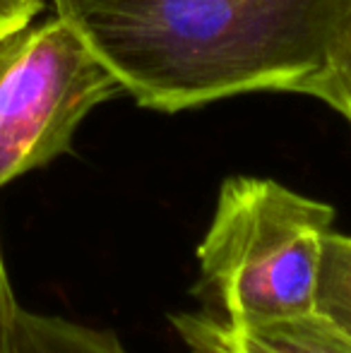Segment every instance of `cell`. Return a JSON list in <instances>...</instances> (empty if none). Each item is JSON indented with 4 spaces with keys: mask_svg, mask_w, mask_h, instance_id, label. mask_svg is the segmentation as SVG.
I'll list each match as a JSON object with an SVG mask.
<instances>
[{
    "mask_svg": "<svg viewBox=\"0 0 351 353\" xmlns=\"http://www.w3.org/2000/svg\"><path fill=\"white\" fill-rule=\"evenodd\" d=\"M123 92L87 37L56 17L0 37V190L66 154L92 108Z\"/></svg>",
    "mask_w": 351,
    "mask_h": 353,
    "instance_id": "obj_3",
    "label": "cell"
},
{
    "mask_svg": "<svg viewBox=\"0 0 351 353\" xmlns=\"http://www.w3.org/2000/svg\"><path fill=\"white\" fill-rule=\"evenodd\" d=\"M313 312L351 336V236L330 231L325 238Z\"/></svg>",
    "mask_w": 351,
    "mask_h": 353,
    "instance_id": "obj_6",
    "label": "cell"
},
{
    "mask_svg": "<svg viewBox=\"0 0 351 353\" xmlns=\"http://www.w3.org/2000/svg\"><path fill=\"white\" fill-rule=\"evenodd\" d=\"M14 310H17V301H14L12 288H10L3 250H0V349L5 351H10V327H12Z\"/></svg>",
    "mask_w": 351,
    "mask_h": 353,
    "instance_id": "obj_9",
    "label": "cell"
},
{
    "mask_svg": "<svg viewBox=\"0 0 351 353\" xmlns=\"http://www.w3.org/2000/svg\"><path fill=\"white\" fill-rule=\"evenodd\" d=\"M313 97L325 101L328 106H332L334 111L342 113L351 123V8L342 39H339L337 51H334L332 65H330V72L318 84Z\"/></svg>",
    "mask_w": 351,
    "mask_h": 353,
    "instance_id": "obj_7",
    "label": "cell"
},
{
    "mask_svg": "<svg viewBox=\"0 0 351 353\" xmlns=\"http://www.w3.org/2000/svg\"><path fill=\"white\" fill-rule=\"evenodd\" d=\"M332 223V207L277 181H224L197 248L200 312L234 327L313 312L320 255Z\"/></svg>",
    "mask_w": 351,
    "mask_h": 353,
    "instance_id": "obj_2",
    "label": "cell"
},
{
    "mask_svg": "<svg viewBox=\"0 0 351 353\" xmlns=\"http://www.w3.org/2000/svg\"><path fill=\"white\" fill-rule=\"evenodd\" d=\"M46 0H0V37L37 19Z\"/></svg>",
    "mask_w": 351,
    "mask_h": 353,
    "instance_id": "obj_8",
    "label": "cell"
},
{
    "mask_svg": "<svg viewBox=\"0 0 351 353\" xmlns=\"http://www.w3.org/2000/svg\"><path fill=\"white\" fill-rule=\"evenodd\" d=\"M145 108L248 92L313 97L351 0H53Z\"/></svg>",
    "mask_w": 351,
    "mask_h": 353,
    "instance_id": "obj_1",
    "label": "cell"
},
{
    "mask_svg": "<svg viewBox=\"0 0 351 353\" xmlns=\"http://www.w3.org/2000/svg\"><path fill=\"white\" fill-rule=\"evenodd\" d=\"M174 327L188 353H351V336L315 312L245 327L185 312L174 317Z\"/></svg>",
    "mask_w": 351,
    "mask_h": 353,
    "instance_id": "obj_4",
    "label": "cell"
},
{
    "mask_svg": "<svg viewBox=\"0 0 351 353\" xmlns=\"http://www.w3.org/2000/svg\"><path fill=\"white\" fill-rule=\"evenodd\" d=\"M10 353H128L111 330L19 307L10 327Z\"/></svg>",
    "mask_w": 351,
    "mask_h": 353,
    "instance_id": "obj_5",
    "label": "cell"
},
{
    "mask_svg": "<svg viewBox=\"0 0 351 353\" xmlns=\"http://www.w3.org/2000/svg\"><path fill=\"white\" fill-rule=\"evenodd\" d=\"M0 353H10V351H5V349H0Z\"/></svg>",
    "mask_w": 351,
    "mask_h": 353,
    "instance_id": "obj_10",
    "label": "cell"
}]
</instances>
